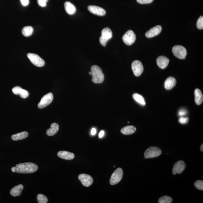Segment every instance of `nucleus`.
Instances as JSON below:
<instances>
[{
	"instance_id": "nucleus-6",
	"label": "nucleus",
	"mask_w": 203,
	"mask_h": 203,
	"mask_svg": "<svg viewBox=\"0 0 203 203\" xmlns=\"http://www.w3.org/2000/svg\"><path fill=\"white\" fill-rule=\"evenodd\" d=\"M27 57L34 65L38 67H41L45 64V62L37 55L32 53H29Z\"/></svg>"
},
{
	"instance_id": "nucleus-23",
	"label": "nucleus",
	"mask_w": 203,
	"mask_h": 203,
	"mask_svg": "<svg viewBox=\"0 0 203 203\" xmlns=\"http://www.w3.org/2000/svg\"><path fill=\"white\" fill-rule=\"evenodd\" d=\"M195 101L197 105H200L202 103L203 96L202 93L199 89L197 88L195 90Z\"/></svg>"
},
{
	"instance_id": "nucleus-36",
	"label": "nucleus",
	"mask_w": 203,
	"mask_h": 203,
	"mask_svg": "<svg viewBox=\"0 0 203 203\" xmlns=\"http://www.w3.org/2000/svg\"><path fill=\"white\" fill-rule=\"evenodd\" d=\"M21 3L24 6H26L29 4V0H20Z\"/></svg>"
},
{
	"instance_id": "nucleus-37",
	"label": "nucleus",
	"mask_w": 203,
	"mask_h": 203,
	"mask_svg": "<svg viewBox=\"0 0 203 203\" xmlns=\"http://www.w3.org/2000/svg\"><path fill=\"white\" fill-rule=\"evenodd\" d=\"M104 131H101L100 132L99 135V138H101L103 137L104 135Z\"/></svg>"
},
{
	"instance_id": "nucleus-32",
	"label": "nucleus",
	"mask_w": 203,
	"mask_h": 203,
	"mask_svg": "<svg viewBox=\"0 0 203 203\" xmlns=\"http://www.w3.org/2000/svg\"><path fill=\"white\" fill-rule=\"evenodd\" d=\"M38 5L41 7H45L46 6L48 0H37Z\"/></svg>"
},
{
	"instance_id": "nucleus-18",
	"label": "nucleus",
	"mask_w": 203,
	"mask_h": 203,
	"mask_svg": "<svg viewBox=\"0 0 203 203\" xmlns=\"http://www.w3.org/2000/svg\"><path fill=\"white\" fill-rule=\"evenodd\" d=\"M23 189V186L22 184H19L17 186H16L10 190V195L14 197L19 196L22 193Z\"/></svg>"
},
{
	"instance_id": "nucleus-8",
	"label": "nucleus",
	"mask_w": 203,
	"mask_h": 203,
	"mask_svg": "<svg viewBox=\"0 0 203 203\" xmlns=\"http://www.w3.org/2000/svg\"><path fill=\"white\" fill-rule=\"evenodd\" d=\"M53 98L52 93H49L46 94L41 98L40 101L38 103V107L40 109H42L46 107L52 102Z\"/></svg>"
},
{
	"instance_id": "nucleus-33",
	"label": "nucleus",
	"mask_w": 203,
	"mask_h": 203,
	"mask_svg": "<svg viewBox=\"0 0 203 203\" xmlns=\"http://www.w3.org/2000/svg\"><path fill=\"white\" fill-rule=\"evenodd\" d=\"M154 0H137V2L140 4H148L153 2Z\"/></svg>"
},
{
	"instance_id": "nucleus-7",
	"label": "nucleus",
	"mask_w": 203,
	"mask_h": 203,
	"mask_svg": "<svg viewBox=\"0 0 203 203\" xmlns=\"http://www.w3.org/2000/svg\"><path fill=\"white\" fill-rule=\"evenodd\" d=\"M122 39L124 43L127 45H131L136 40V35L132 30H129L126 32L123 37Z\"/></svg>"
},
{
	"instance_id": "nucleus-3",
	"label": "nucleus",
	"mask_w": 203,
	"mask_h": 203,
	"mask_svg": "<svg viewBox=\"0 0 203 203\" xmlns=\"http://www.w3.org/2000/svg\"><path fill=\"white\" fill-rule=\"evenodd\" d=\"M162 153V151L157 147H150L146 150L144 153L145 158H151L157 157Z\"/></svg>"
},
{
	"instance_id": "nucleus-9",
	"label": "nucleus",
	"mask_w": 203,
	"mask_h": 203,
	"mask_svg": "<svg viewBox=\"0 0 203 203\" xmlns=\"http://www.w3.org/2000/svg\"><path fill=\"white\" fill-rule=\"evenodd\" d=\"M132 69L134 75L136 76H140L143 73L144 68L141 62L138 60L134 61L132 64Z\"/></svg>"
},
{
	"instance_id": "nucleus-19",
	"label": "nucleus",
	"mask_w": 203,
	"mask_h": 203,
	"mask_svg": "<svg viewBox=\"0 0 203 203\" xmlns=\"http://www.w3.org/2000/svg\"><path fill=\"white\" fill-rule=\"evenodd\" d=\"M59 130V126L57 123H54L51 124L50 128L46 131V134L49 136H52L55 135Z\"/></svg>"
},
{
	"instance_id": "nucleus-15",
	"label": "nucleus",
	"mask_w": 203,
	"mask_h": 203,
	"mask_svg": "<svg viewBox=\"0 0 203 203\" xmlns=\"http://www.w3.org/2000/svg\"><path fill=\"white\" fill-rule=\"evenodd\" d=\"M169 63V60L165 56H160L157 58V64L161 69H166L168 66Z\"/></svg>"
},
{
	"instance_id": "nucleus-29",
	"label": "nucleus",
	"mask_w": 203,
	"mask_h": 203,
	"mask_svg": "<svg viewBox=\"0 0 203 203\" xmlns=\"http://www.w3.org/2000/svg\"><path fill=\"white\" fill-rule=\"evenodd\" d=\"M195 187L200 190H203V181L201 180H198L195 183Z\"/></svg>"
},
{
	"instance_id": "nucleus-40",
	"label": "nucleus",
	"mask_w": 203,
	"mask_h": 203,
	"mask_svg": "<svg viewBox=\"0 0 203 203\" xmlns=\"http://www.w3.org/2000/svg\"><path fill=\"white\" fill-rule=\"evenodd\" d=\"M200 150L201 152H203V144H202L201 145V147H200Z\"/></svg>"
},
{
	"instance_id": "nucleus-39",
	"label": "nucleus",
	"mask_w": 203,
	"mask_h": 203,
	"mask_svg": "<svg viewBox=\"0 0 203 203\" xmlns=\"http://www.w3.org/2000/svg\"><path fill=\"white\" fill-rule=\"evenodd\" d=\"M15 167H13L11 168V171L13 172H15Z\"/></svg>"
},
{
	"instance_id": "nucleus-38",
	"label": "nucleus",
	"mask_w": 203,
	"mask_h": 203,
	"mask_svg": "<svg viewBox=\"0 0 203 203\" xmlns=\"http://www.w3.org/2000/svg\"><path fill=\"white\" fill-rule=\"evenodd\" d=\"M96 130L95 128H93L91 130V134L92 135L94 136L96 134Z\"/></svg>"
},
{
	"instance_id": "nucleus-5",
	"label": "nucleus",
	"mask_w": 203,
	"mask_h": 203,
	"mask_svg": "<svg viewBox=\"0 0 203 203\" xmlns=\"http://www.w3.org/2000/svg\"><path fill=\"white\" fill-rule=\"evenodd\" d=\"M123 176V170L118 168L112 173L110 179V184L115 185L119 183L122 179Z\"/></svg>"
},
{
	"instance_id": "nucleus-14",
	"label": "nucleus",
	"mask_w": 203,
	"mask_h": 203,
	"mask_svg": "<svg viewBox=\"0 0 203 203\" xmlns=\"http://www.w3.org/2000/svg\"><path fill=\"white\" fill-rule=\"evenodd\" d=\"M12 91L14 94L18 95L23 99H26L29 96L28 92L22 89L21 87L17 86L13 88Z\"/></svg>"
},
{
	"instance_id": "nucleus-4",
	"label": "nucleus",
	"mask_w": 203,
	"mask_h": 203,
	"mask_svg": "<svg viewBox=\"0 0 203 203\" xmlns=\"http://www.w3.org/2000/svg\"><path fill=\"white\" fill-rule=\"evenodd\" d=\"M172 52L176 57L180 59L186 58L187 52L184 47L181 45L175 46L173 47Z\"/></svg>"
},
{
	"instance_id": "nucleus-17",
	"label": "nucleus",
	"mask_w": 203,
	"mask_h": 203,
	"mask_svg": "<svg viewBox=\"0 0 203 203\" xmlns=\"http://www.w3.org/2000/svg\"><path fill=\"white\" fill-rule=\"evenodd\" d=\"M176 83V79L173 77H169L166 80L164 84V87L166 90H171L175 86Z\"/></svg>"
},
{
	"instance_id": "nucleus-21",
	"label": "nucleus",
	"mask_w": 203,
	"mask_h": 203,
	"mask_svg": "<svg viewBox=\"0 0 203 203\" xmlns=\"http://www.w3.org/2000/svg\"><path fill=\"white\" fill-rule=\"evenodd\" d=\"M65 10L66 12L70 15L75 14L76 11V8L75 6L69 2H66L64 4Z\"/></svg>"
},
{
	"instance_id": "nucleus-28",
	"label": "nucleus",
	"mask_w": 203,
	"mask_h": 203,
	"mask_svg": "<svg viewBox=\"0 0 203 203\" xmlns=\"http://www.w3.org/2000/svg\"><path fill=\"white\" fill-rule=\"evenodd\" d=\"M37 200L38 203H47L48 199L45 195L42 194H39L37 196Z\"/></svg>"
},
{
	"instance_id": "nucleus-30",
	"label": "nucleus",
	"mask_w": 203,
	"mask_h": 203,
	"mask_svg": "<svg viewBox=\"0 0 203 203\" xmlns=\"http://www.w3.org/2000/svg\"><path fill=\"white\" fill-rule=\"evenodd\" d=\"M197 27L199 29H202L203 28V17L201 16L198 19L197 23Z\"/></svg>"
},
{
	"instance_id": "nucleus-26",
	"label": "nucleus",
	"mask_w": 203,
	"mask_h": 203,
	"mask_svg": "<svg viewBox=\"0 0 203 203\" xmlns=\"http://www.w3.org/2000/svg\"><path fill=\"white\" fill-rule=\"evenodd\" d=\"M133 97L136 102L142 106H145L146 104L144 99L141 95L137 94V93H135L133 95Z\"/></svg>"
},
{
	"instance_id": "nucleus-12",
	"label": "nucleus",
	"mask_w": 203,
	"mask_h": 203,
	"mask_svg": "<svg viewBox=\"0 0 203 203\" xmlns=\"http://www.w3.org/2000/svg\"><path fill=\"white\" fill-rule=\"evenodd\" d=\"M162 31V27L160 25L155 26L148 31L145 35L148 38H152L159 35Z\"/></svg>"
},
{
	"instance_id": "nucleus-1",
	"label": "nucleus",
	"mask_w": 203,
	"mask_h": 203,
	"mask_svg": "<svg viewBox=\"0 0 203 203\" xmlns=\"http://www.w3.org/2000/svg\"><path fill=\"white\" fill-rule=\"evenodd\" d=\"M15 172L19 173H32L38 170L37 164L32 163H25L17 164L15 166Z\"/></svg>"
},
{
	"instance_id": "nucleus-20",
	"label": "nucleus",
	"mask_w": 203,
	"mask_h": 203,
	"mask_svg": "<svg viewBox=\"0 0 203 203\" xmlns=\"http://www.w3.org/2000/svg\"><path fill=\"white\" fill-rule=\"evenodd\" d=\"M136 131V127L133 126H128L121 129V132L124 135H131L135 132Z\"/></svg>"
},
{
	"instance_id": "nucleus-2",
	"label": "nucleus",
	"mask_w": 203,
	"mask_h": 203,
	"mask_svg": "<svg viewBox=\"0 0 203 203\" xmlns=\"http://www.w3.org/2000/svg\"><path fill=\"white\" fill-rule=\"evenodd\" d=\"M92 81L94 83H101L104 79V75L102 69L97 65H94L91 68Z\"/></svg>"
},
{
	"instance_id": "nucleus-10",
	"label": "nucleus",
	"mask_w": 203,
	"mask_h": 203,
	"mask_svg": "<svg viewBox=\"0 0 203 203\" xmlns=\"http://www.w3.org/2000/svg\"><path fill=\"white\" fill-rule=\"evenodd\" d=\"M78 178L82 184L87 187L91 186L93 183L92 178L88 175L81 174L78 176Z\"/></svg>"
},
{
	"instance_id": "nucleus-13",
	"label": "nucleus",
	"mask_w": 203,
	"mask_h": 203,
	"mask_svg": "<svg viewBox=\"0 0 203 203\" xmlns=\"http://www.w3.org/2000/svg\"><path fill=\"white\" fill-rule=\"evenodd\" d=\"M89 11L94 14L99 16H103L106 14V11L103 8L96 6L90 5L88 7Z\"/></svg>"
},
{
	"instance_id": "nucleus-22",
	"label": "nucleus",
	"mask_w": 203,
	"mask_h": 203,
	"mask_svg": "<svg viewBox=\"0 0 203 203\" xmlns=\"http://www.w3.org/2000/svg\"><path fill=\"white\" fill-rule=\"evenodd\" d=\"M28 136V133L26 131L22 132L21 133L14 134L11 136V139L14 141L23 140L26 138Z\"/></svg>"
},
{
	"instance_id": "nucleus-16",
	"label": "nucleus",
	"mask_w": 203,
	"mask_h": 203,
	"mask_svg": "<svg viewBox=\"0 0 203 203\" xmlns=\"http://www.w3.org/2000/svg\"><path fill=\"white\" fill-rule=\"evenodd\" d=\"M57 155L59 157L66 160H72L75 157L73 153L66 151H59L58 152Z\"/></svg>"
},
{
	"instance_id": "nucleus-11",
	"label": "nucleus",
	"mask_w": 203,
	"mask_h": 203,
	"mask_svg": "<svg viewBox=\"0 0 203 203\" xmlns=\"http://www.w3.org/2000/svg\"><path fill=\"white\" fill-rule=\"evenodd\" d=\"M186 165L184 161L180 160L174 164L172 170L173 174H181L186 169Z\"/></svg>"
},
{
	"instance_id": "nucleus-25",
	"label": "nucleus",
	"mask_w": 203,
	"mask_h": 203,
	"mask_svg": "<svg viewBox=\"0 0 203 203\" xmlns=\"http://www.w3.org/2000/svg\"><path fill=\"white\" fill-rule=\"evenodd\" d=\"M34 29L32 26H25L22 30V33L24 36L26 37H29L33 33Z\"/></svg>"
},
{
	"instance_id": "nucleus-24",
	"label": "nucleus",
	"mask_w": 203,
	"mask_h": 203,
	"mask_svg": "<svg viewBox=\"0 0 203 203\" xmlns=\"http://www.w3.org/2000/svg\"><path fill=\"white\" fill-rule=\"evenodd\" d=\"M112 30L109 28H106L103 29L101 32V37L106 40H109L112 38Z\"/></svg>"
},
{
	"instance_id": "nucleus-31",
	"label": "nucleus",
	"mask_w": 203,
	"mask_h": 203,
	"mask_svg": "<svg viewBox=\"0 0 203 203\" xmlns=\"http://www.w3.org/2000/svg\"><path fill=\"white\" fill-rule=\"evenodd\" d=\"M189 118L186 117H181V118H179V122L180 123V124H186L187 123L188 121H189Z\"/></svg>"
},
{
	"instance_id": "nucleus-35",
	"label": "nucleus",
	"mask_w": 203,
	"mask_h": 203,
	"mask_svg": "<svg viewBox=\"0 0 203 203\" xmlns=\"http://www.w3.org/2000/svg\"><path fill=\"white\" fill-rule=\"evenodd\" d=\"M187 114V112L184 109H181L178 112V115L179 116L181 117H183L184 115H186Z\"/></svg>"
},
{
	"instance_id": "nucleus-34",
	"label": "nucleus",
	"mask_w": 203,
	"mask_h": 203,
	"mask_svg": "<svg viewBox=\"0 0 203 203\" xmlns=\"http://www.w3.org/2000/svg\"><path fill=\"white\" fill-rule=\"evenodd\" d=\"M99 41H100L101 44L103 46H106V43L108 41L106 40L102 37L101 36H100V38H99Z\"/></svg>"
},
{
	"instance_id": "nucleus-41",
	"label": "nucleus",
	"mask_w": 203,
	"mask_h": 203,
	"mask_svg": "<svg viewBox=\"0 0 203 203\" xmlns=\"http://www.w3.org/2000/svg\"><path fill=\"white\" fill-rule=\"evenodd\" d=\"M89 73L90 74V75H91V72H89Z\"/></svg>"
},
{
	"instance_id": "nucleus-27",
	"label": "nucleus",
	"mask_w": 203,
	"mask_h": 203,
	"mask_svg": "<svg viewBox=\"0 0 203 203\" xmlns=\"http://www.w3.org/2000/svg\"><path fill=\"white\" fill-rule=\"evenodd\" d=\"M173 199L171 197L167 196H164L161 197L158 200V202L159 203H171L172 202Z\"/></svg>"
}]
</instances>
